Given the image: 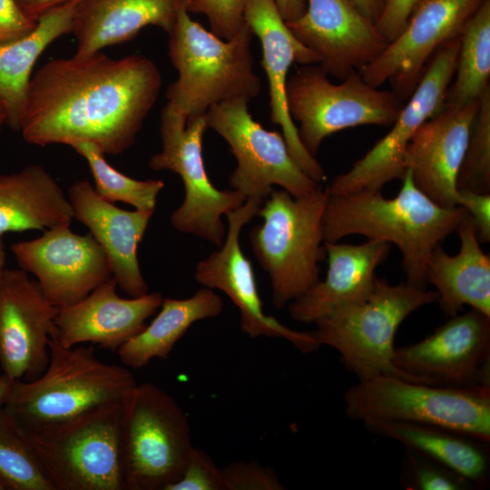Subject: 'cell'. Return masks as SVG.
<instances>
[{"mask_svg": "<svg viewBox=\"0 0 490 490\" xmlns=\"http://www.w3.org/2000/svg\"><path fill=\"white\" fill-rule=\"evenodd\" d=\"M162 84L142 54L53 59L32 75L19 132L34 145L86 142L117 155L135 143Z\"/></svg>", "mask_w": 490, "mask_h": 490, "instance_id": "6da1fadb", "label": "cell"}, {"mask_svg": "<svg viewBox=\"0 0 490 490\" xmlns=\"http://www.w3.org/2000/svg\"><path fill=\"white\" fill-rule=\"evenodd\" d=\"M392 199L381 191L329 195L323 215L324 243L359 234L397 247L407 283L426 288V265L432 250L466 218L461 206L443 207L425 195L407 170Z\"/></svg>", "mask_w": 490, "mask_h": 490, "instance_id": "7a4b0ae2", "label": "cell"}, {"mask_svg": "<svg viewBox=\"0 0 490 490\" xmlns=\"http://www.w3.org/2000/svg\"><path fill=\"white\" fill-rule=\"evenodd\" d=\"M49 349L43 374L31 381H15L4 407L26 432L55 428L121 402L137 383L126 368L100 360L93 347L62 346L54 330Z\"/></svg>", "mask_w": 490, "mask_h": 490, "instance_id": "3957f363", "label": "cell"}, {"mask_svg": "<svg viewBox=\"0 0 490 490\" xmlns=\"http://www.w3.org/2000/svg\"><path fill=\"white\" fill-rule=\"evenodd\" d=\"M185 1L168 34V54L178 78L167 88V104L188 118L226 101L257 97L261 81L253 68L250 26L245 22L223 40L191 18Z\"/></svg>", "mask_w": 490, "mask_h": 490, "instance_id": "277c9868", "label": "cell"}, {"mask_svg": "<svg viewBox=\"0 0 490 490\" xmlns=\"http://www.w3.org/2000/svg\"><path fill=\"white\" fill-rule=\"evenodd\" d=\"M329 197L328 186L294 197L274 190L257 216L263 222L250 232L253 253L269 274L272 302L284 308L319 280V262L326 251L323 215Z\"/></svg>", "mask_w": 490, "mask_h": 490, "instance_id": "5b68a950", "label": "cell"}, {"mask_svg": "<svg viewBox=\"0 0 490 490\" xmlns=\"http://www.w3.org/2000/svg\"><path fill=\"white\" fill-rule=\"evenodd\" d=\"M437 299L436 291L407 282L391 285L377 278L365 300L320 318L310 333L319 346L338 351L343 364L358 379L387 375L416 382L394 364L395 336L412 312Z\"/></svg>", "mask_w": 490, "mask_h": 490, "instance_id": "8992f818", "label": "cell"}, {"mask_svg": "<svg viewBox=\"0 0 490 490\" xmlns=\"http://www.w3.org/2000/svg\"><path fill=\"white\" fill-rule=\"evenodd\" d=\"M124 490H167L181 477L193 448L187 416L155 384L136 383L122 402Z\"/></svg>", "mask_w": 490, "mask_h": 490, "instance_id": "52a82bcc", "label": "cell"}, {"mask_svg": "<svg viewBox=\"0 0 490 490\" xmlns=\"http://www.w3.org/2000/svg\"><path fill=\"white\" fill-rule=\"evenodd\" d=\"M352 420H389L437 426L490 442V387L457 388L377 375L345 393Z\"/></svg>", "mask_w": 490, "mask_h": 490, "instance_id": "ba28073f", "label": "cell"}, {"mask_svg": "<svg viewBox=\"0 0 490 490\" xmlns=\"http://www.w3.org/2000/svg\"><path fill=\"white\" fill-rule=\"evenodd\" d=\"M122 402L99 407L55 428L25 431L54 490H124Z\"/></svg>", "mask_w": 490, "mask_h": 490, "instance_id": "9c48e42d", "label": "cell"}, {"mask_svg": "<svg viewBox=\"0 0 490 490\" xmlns=\"http://www.w3.org/2000/svg\"><path fill=\"white\" fill-rule=\"evenodd\" d=\"M286 103L305 149L315 157L322 141L365 124L391 125L403 105L393 92L367 83L358 72L335 84L320 66L306 65L288 77Z\"/></svg>", "mask_w": 490, "mask_h": 490, "instance_id": "30bf717a", "label": "cell"}, {"mask_svg": "<svg viewBox=\"0 0 490 490\" xmlns=\"http://www.w3.org/2000/svg\"><path fill=\"white\" fill-rule=\"evenodd\" d=\"M207 128L205 114L186 118L166 103L161 113L162 150L151 157L149 166L175 172L182 180L184 199L171 215L172 227L220 247L227 231L221 217L247 198L239 191H220L211 183L202 155Z\"/></svg>", "mask_w": 490, "mask_h": 490, "instance_id": "8fae6325", "label": "cell"}, {"mask_svg": "<svg viewBox=\"0 0 490 490\" xmlns=\"http://www.w3.org/2000/svg\"><path fill=\"white\" fill-rule=\"evenodd\" d=\"M249 101L235 99L211 106L205 113L208 128L229 144L237 166L229 178L231 189L246 198L264 201L278 185L294 197L308 195L321 183L310 178L289 152L282 133L268 131L248 109Z\"/></svg>", "mask_w": 490, "mask_h": 490, "instance_id": "7c38bea8", "label": "cell"}, {"mask_svg": "<svg viewBox=\"0 0 490 490\" xmlns=\"http://www.w3.org/2000/svg\"><path fill=\"white\" fill-rule=\"evenodd\" d=\"M460 34L439 47L407 103L391 124V130L347 172L332 180L328 186L329 195L381 191L387 182L403 179L408 142L426 120L444 108L456 67Z\"/></svg>", "mask_w": 490, "mask_h": 490, "instance_id": "4fadbf2b", "label": "cell"}, {"mask_svg": "<svg viewBox=\"0 0 490 490\" xmlns=\"http://www.w3.org/2000/svg\"><path fill=\"white\" fill-rule=\"evenodd\" d=\"M393 360L417 383L490 387V317L473 309L452 316L426 338L396 348Z\"/></svg>", "mask_w": 490, "mask_h": 490, "instance_id": "5bb4252c", "label": "cell"}, {"mask_svg": "<svg viewBox=\"0 0 490 490\" xmlns=\"http://www.w3.org/2000/svg\"><path fill=\"white\" fill-rule=\"evenodd\" d=\"M262 202L248 198L226 215L225 239L219 250L196 264L194 279L205 288L226 294L240 310L241 330L250 338H283L303 353L312 352L320 346L310 332L292 329L264 312L251 262L241 250V229L257 216Z\"/></svg>", "mask_w": 490, "mask_h": 490, "instance_id": "9a60e30c", "label": "cell"}, {"mask_svg": "<svg viewBox=\"0 0 490 490\" xmlns=\"http://www.w3.org/2000/svg\"><path fill=\"white\" fill-rule=\"evenodd\" d=\"M484 0H419L402 32L358 73L373 87L389 82L400 99L413 93L436 48L458 36Z\"/></svg>", "mask_w": 490, "mask_h": 490, "instance_id": "2e32d148", "label": "cell"}, {"mask_svg": "<svg viewBox=\"0 0 490 490\" xmlns=\"http://www.w3.org/2000/svg\"><path fill=\"white\" fill-rule=\"evenodd\" d=\"M21 270L35 277L46 299L58 309L73 305L112 277L107 256L90 234L70 225L43 230L36 239L10 247Z\"/></svg>", "mask_w": 490, "mask_h": 490, "instance_id": "e0dca14e", "label": "cell"}, {"mask_svg": "<svg viewBox=\"0 0 490 490\" xmlns=\"http://www.w3.org/2000/svg\"><path fill=\"white\" fill-rule=\"evenodd\" d=\"M58 309L23 270L5 269L0 278V367L9 378L31 381L50 358L49 339Z\"/></svg>", "mask_w": 490, "mask_h": 490, "instance_id": "ac0fdd59", "label": "cell"}, {"mask_svg": "<svg viewBox=\"0 0 490 490\" xmlns=\"http://www.w3.org/2000/svg\"><path fill=\"white\" fill-rule=\"evenodd\" d=\"M303 15L286 22L293 35L319 58V66L345 79L378 56L388 42L352 0H306Z\"/></svg>", "mask_w": 490, "mask_h": 490, "instance_id": "d6986e66", "label": "cell"}, {"mask_svg": "<svg viewBox=\"0 0 490 490\" xmlns=\"http://www.w3.org/2000/svg\"><path fill=\"white\" fill-rule=\"evenodd\" d=\"M244 20L261 44V65L269 82L270 120L281 127L297 163L310 178L321 183L326 180L325 171L302 145L286 103V83L292 64H319V58L293 35L274 0H245Z\"/></svg>", "mask_w": 490, "mask_h": 490, "instance_id": "ffe728a7", "label": "cell"}, {"mask_svg": "<svg viewBox=\"0 0 490 490\" xmlns=\"http://www.w3.org/2000/svg\"><path fill=\"white\" fill-rule=\"evenodd\" d=\"M478 108L479 99L463 106L445 104L407 146L405 165L415 185L440 206H457V175Z\"/></svg>", "mask_w": 490, "mask_h": 490, "instance_id": "44dd1931", "label": "cell"}, {"mask_svg": "<svg viewBox=\"0 0 490 490\" xmlns=\"http://www.w3.org/2000/svg\"><path fill=\"white\" fill-rule=\"evenodd\" d=\"M116 289L111 277L84 299L59 309L54 329L58 342L69 348L90 342L116 352L146 326L163 299L159 292L123 299Z\"/></svg>", "mask_w": 490, "mask_h": 490, "instance_id": "7402d4cb", "label": "cell"}, {"mask_svg": "<svg viewBox=\"0 0 490 490\" xmlns=\"http://www.w3.org/2000/svg\"><path fill=\"white\" fill-rule=\"evenodd\" d=\"M68 198L74 219L88 228L105 252L117 287L130 297L148 293L137 250L153 211L120 209L99 197L85 180L69 187Z\"/></svg>", "mask_w": 490, "mask_h": 490, "instance_id": "603a6c76", "label": "cell"}, {"mask_svg": "<svg viewBox=\"0 0 490 490\" xmlns=\"http://www.w3.org/2000/svg\"><path fill=\"white\" fill-rule=\"evenodd\" d=\"M328 272L299 298L289 303L290 317L315 323L337 309L365 300L374 289L375 271L389 255L391 244L368 240L361 244L324 243Z\"/></svg>", "mask_w": 490, "mask_h": 490, "instance_id": "cb8c5ba5", "label": "cell"}, {"mask_svg": "<svg viewBox=\"0 0 490 490\" xmlns=\"http://www.w3.org/2000/svg\"><path fill=\"white\" fill-rule=\"evenodd\" d=\"M184 0H80L72 34L75 56L85 57L104 47L133 39L148 25L168 34Z\"/></svg>", "mask_w": 490, "mask_h": 490, "instance_id": "d4e9b609", "label": "cell"}, {"mask_svg": "<svg viewBox=\"0 0 490 490\" xmlns=\"http://www.w3.org/2000/svg\"><path fill=\"white\" fill-rule=\"evenodd\" d=\"M457 231L459 252L449 255L437 245L426 265V283L436 287L446 315H457L468 305L490 317V256L483 251L467 216Z\"/></svg>", "mask_w": 490, "mask_h": 490, "instance_id": "484cf974", "label": "cell"}, {"mask_svg": "<svg viewBox=\"0 0 490 490\" xmlns=\"http://www.w3.org/2000/svg\"><path fill=\"white\" fill-rule=\"evenodd\" d=\"M73 219L69 198L42 165L0 175V237L71 225Z\"/></svg>", "mask_w": 490, "mask_h": 490, "instance_id": "4316f807", "label": "cell"}, {"mask_svg": "<svg viewBox=\"0 0 490 490\" xmlns=\"http://www.w3.org/2000/svg\"><path fill=\"white\" fill-rule=\"evenodd\" d=\"M363 424L372 434L398 441L407 450L446 466L472 484L486 482V442L432 425L389 420H368Z\"/></svg>", "mask_w": 490, "mask_h": 490, "instance_id": "83f0119b", "label": "cell"}, {"mask_svg": "<svg viewBox=\"0 0 490 490\" xmlns=\"http://www.w3.org/2000/svg\"><path fill=\"white\" fill-rule=\"evenodd\" d=\"M80 0L56 6L42 15L25 36L0 44V100L7 111V125L20 130L22 112L32 72L45 48L72 33Z\"/></svg>", "mask_w": 490, "mask_h": 490, "instance_id": "f1b7e54d", "label": "cell"}, {"mask_svg": "<svg viewBox=\"0 0 490 490\" xmlns=\"http://www.w3.org/2000/svg\"><path fill=\"white\" fill-rule=\"evenodd\" d=\"M160 309L148 326L116 351L126 367L137 369L154 358H167L193 323L219 316L223 303L213 289L203 287L187 299L163 298Z\"/></svg>", "mask_w": 490, "mask_h": 490, "instance_id": "f546056e", "label": "cell"}, {"mask_svg": "<svg viewBox=\"0 0 490 490\" xmlns=\"http://www.w3.org/2000/svg\"><path fill=\"white\" fill-rule=\"evenodd\" d=\"M456 80L445 104L463 106L478 100L489 87L490 0H484L460 34Z\"/></svg>", "mask_w": 490, "mask_h": 490, "instance_id": "4dcf8cb0", "label": "cell"}, {"mask_svg": "<svg viewBox=\"0 0 490 490\" xmlns=\"http://www.w3.org/2000/svg\"><path fill=\"white\" fill-rule=\"evenodd\" d=\"M87 162L94 181V191L103 200L121 201L139 211H153L157 199L164 188L161 180H136L117 171L95 145L86 142L69 144Z\"/></svg>", "mask_w": 490, "mask_h": 490, "instance_id": "1f68e13d", "label": "cell"}, {"mask_svg": "<svg viewBox=\"0 0 490 490\" xmlns=\"http://www.w3.org/2000/svg\"><path fill=\"white\" fill-rule=\"evenodd\" d=\"M0 479L10 490H54L24 428L0 407Z\"/></svg>", "mask_w": 490, "mask_h": 490, "instance_id": "d6a6232c", "label": "cell"}, {"mask_svg": "<svg viewBox=\"0 0 490 490\" xmlns=\"http://www.w3.org/2000/svg\"><path fill=\"white\" fill-rule=\"evenodd\" d=\"M457 191L490 193V88L479 98V108L461 163Z\"/></svg>", "mask_w": 490, "mask_h": 490, "instance_id": "836d02e7", "label": "cell"}, {"mask_svg": "<svg viewBox=\"0 0 490 490\" xmlns=\"http://www.w3.org/2000/svg\"><path fill=\"white\" fill-rule=\"evenodd\" d=\"M407 489L466 490L471 482L421 455L407 450Z\"/></svg>", "mask_w": 490, "mask_h": 490, "instance_id": "e575fe53", "label": "cell"}, {"mask_svg": "<svg viewBox=\"0 0 490 490\" xmlns=\"http://www.w3.org/2000/svg\"><path fill=\"white\" fill-rule=\"evenodd\" d=\"M245 0H186L187 12L206 15L211 32L230 40L245 24Z\"/></svg>", "mask_w": 490, "mask_h": 490, "instance_id": "d590c367", "label": "cell"}, {"mask_svg": "<svg viewBox=\"0 0 490 490\" xmlns=\"http://www.w3.org/2000/svg\"><path fill=\"white\" fill-rule=\"evenodd\" d=\"M167 490H226V486L221 469L193 446L181 477Z\"/></svg>", "mask_w": 490, "mask_h": 490, "instance_id": "8d00e7d4", "label": "cell"}, {"mask_svg": "<svg viewBox=\"0 0 490 490\" xmlns=\"http://www.w3.org/2000/svg\"><path fill=\"white\" fill-rule=\"evenodd\" d=\"M226 490H282L285 487L269 467L256 462H234L221 469Z\"/></svg>", "mask_w": 490, "mask_h": 490, "instance_id": "74e56055", "label": "cell"}, {"mask_svg": "<svg viewBox=\"0 0 490 490\" xmlns=\"http://www.w3.org/2000/svg\"><path fill=\"white\" fill-rule=\"evenodd\" d=\"M456 205L466 209L475 236L480 242L490 241V193L457 191Z\"/></svg>", "mask_w": 490, "mask_h": 490, "instance_id": "f35d334b", "label": "cell"}, {"mask_svg": "<svg viewBox=\"0 0 490 490\" xmlns=\"http://www.w3.org/2000/svg\"><path fill=\"white\" fill-rule=\"evenodd\" d=\"M36 23L22 12L15 0H0V44L25 36Z\"/></svg>", "mask_w": 490, "mask_h": 490, "instance_id": "ab89813d", "label": "cell"}, {"mask_svg": "<svg viewBox=\"0 0 490 490\" xmlns=\"http://www.w3.org/2000/svg\"><path fill=\"white\" fill-rule=\"evenodd\" d=\"M419 0H386L376 24L380 34L389 43L404 29Z\"/></svg>", "mask_w": 490, "mask_h": 490, "instance_id": "60d3db41", "label": "cell"}, {"mask_svg": "<svg viewBox=\"0 0 490 490\" xmlns=\"http://www.w3.org/2000/svg\"><path fill=\"white\" fill-rule=\"evenodd\" d=\"M72 1L74 0H15L22 12L34 21L47 11Z\"/></svg>", "mask_w": 490, "mask_h": 490, "instance_id": "b9f144b4", "label": "cell"}, {"mask_svg": "<svg viewBox=\"0 0 490 490\" xmlns=\"http://www.w3.org/2000/svg\"><path fill=\"white\" fill-rule=\"evenodd\" d=\"M279 14L285 22L300 17L306 10V0H274Z\"/></svg>", "mask_w": 490, "mask_h": 490, "instance_id": "7bdbcfd3", "label": "cell"}, {"mask_svg": "<svg viewBox=\"0 0 490 490\" xmlns=\"http://www.w3.org/2000/svg\"><path fill=\"white\" fill-rule=\"evenodd\" d=\"M359 11L377 24L386 0H352Z\"/></svg>", "mask_w": 490, "mask_h": 490, "instance_id": "ee69618b", "label": "cell"}, {"mask_svg": "<svg viewBox=\"0 0 490 490\" xmlns=\"http://www.w3.org/2000/svg\"><path fill=\"white\" fill-rule=\"evenodd\" d=\"M15 380L5 374L0 375V407H5L11 394Z\"/></svg>", "mask_w": 490, "mask_h": 490, "instance_id": "f6af8a7d", "label": "cell"}, {"mask_svg": "<svg viewBox=\"0 0 490 490\" xmlns=\"http://www.w3.org/2000/svg\"><path fill=\"white\" fill-rule=\"evenodd\" d=\"M5 262H6V253L5 250V243L3 241L2 237H0V278L5 271Z\"/></svg>", "mask_w": 490, "mask_h": 490, "instance_id": "bcb514c9", "label": "cell"}, {"mask_svg": "<svg viewBox=\"0 0 490 490\" xmlns=\"http://www.w3.org/2000/svg\"><path fill=\"white\" fill-rule=\"evenodd\" d=\"M5 124H7V111L5 104L0 100V132Z\"/></svg>", "mask_w": 490, "mask_h": 490, "instance_id": "7dc6e473", "label": "cell"}, {"mask_svg": "<svg viewBox=\"0 0 490 490\" xmlns=\"http://www.w3.org/2000/svg\"><path fill=\"white\" fill-rule=\"evenodd\" d=\"M5 484L3 483V481L0 479V490H5Z\"/></svg>", "mask_w": 490, "mask_h": 490, "instance_id": "c3c4849f", "label": "cell"}]
</instances>
